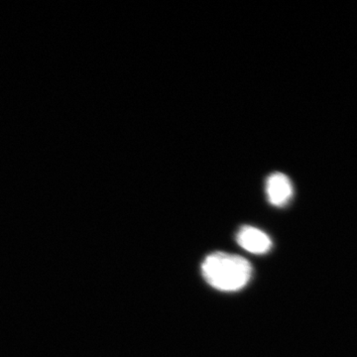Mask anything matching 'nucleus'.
Segmentation results:
<instances>
[{"mask_svg": "<svg viewBox=\"0 0 357 357\" xmlns=\"http://www.w3.org/2000/svg\"><path fill=\"white\" fill-rule=\"evenodd\" d=\"M265 192L270 204L275 206H284L292 199L294 188L285 174L276 172L268 176Z\"/></svg>", "mask_w": 357, "mask_h": 357, "instance_id": "nucleus-2", "label": "nucleus"}, {"mask_svg": "<svg viewBox=\"0 0 357 357\" xmlns=\"http://www.w3.org/2000/svg\"><path fill=\"white\" fill-rule=\"evenodd\" d=\"M202 273L211 287L234 292L243 289L250 280L252 266L241 256L215 252L204 259Z\"/></svg>", "mask_w": 357, "mask_h": 357, "instance_id": "nucleus-1", "label": "nucleus"}, {"mask_svg": "<svg viewBox=\"0 0 357 357\" xmlns=\"http://www.w3.org/2000/svg\"><path fill=\"white\" fill-rule=\"evenodd\" d=\"M236 241L239 245L253 255H264L272 248V241L262 230L244 225L237 232Z\"/></svg>", "mask_w": 357, "mask_h": 357, "instance_id": "nucleus-3", "label": "nucleus"}]
</instances>
